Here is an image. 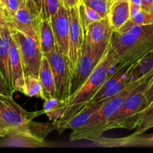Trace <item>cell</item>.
Masks as SVG:
<instances>
[{
    "label": "cell",
    "instance_id": "cell-1",
    "mask_svg": "<svg viewBox=\"0 0 153 153\" xmlns=\"http://www.w3.org/2000/svg\"><path fill=\"white\" fill-rule=\"evenodd\" d=\"M110 46L118 64H133L153 50V23L136 25L129 19L119 29L113 30Z\"/></svg>",
    "mask_w": 153,
    "mask_h": 153
},
{
    "label": "cell",
    "instance_id": "cell-2",
    "mask_svg": "<svg viewBox=\"0 0 153 153\" xmlns=\"http://www.w3.org/2000/svg\"><path fill=\"white\" fill-rule=\"evenodd\" d=\"M118 64V58L110 46H109L105 55L83 85L67 100V109L62 120L71 117L86 107Z\"/></svg>",
    "mask_w": 153,
    "mask_h": 153
},
{
    "label": "cell",
    "instance_id": "cell-3",
    "mask_svg": "<svg viewBox=\"0 0 153 153\" xmlns=\"http://www.w3.org/2000/svg\"><path fill=\"white\" fill-rule=\"evenodd\" d=\"M142 79L128 84L119 93L103 102L100 108L92 116L85 126L72 131L70 140L71 141L80 140L92 141L102 136L106 131L105 128L108 123L121 108L124 100L138 86Z\"/></svg>",
    "mask_w": 153,
    "mask_h": 153
},
{
    "label": "cell",
    "instance_id": "cell-4",
    "mask_svg": "<svg viewBox=\"0 0 153 153\" xmlns=\"http://www.w3.org/2000/svg\"><path fill=\"white\" fill-rule=\"evenodd\" d=\"M43 114V110L28 111L18 105L12 97L0 94V128L7 136L35 140L32 134L33 120Z\"/></svg>",
    "mask_w": 153,
    "mask_h": 153
},
{
    "label": "cell",
    "instance_id": "cell-5",
    "mask_svg": "<svg viewBox=\"0 0 153 153\" xmlns=\"http://www.w3.org/2000/svg\"><path fill=\"white\" fill-rule=\"evenodd\" d=\"M152 79L153 70L142 79L124 100L121 108L106 125V131L114 128L133 130L137 127L142 112L148 105L145 98V92Z\"/></svg>",
    "mask_w": 153,
    "mask_h": 153
},
{
    "label": "cell",
    "instance_id": "cell-6",
    "mask_svg": "<svg viewBox=\"0 0 153 153\" xmlns=\"http://www.w3.org/2000/svg\"><path fill=\"white\" fill-rule=\"evenodd\" d=\"M10 30L17 43L24 76L38 78L44 58L39 40L13 28Z\"/></svg>",
    "mask_w": 153,
    "mask_h": 153
},
{
    "label": "cell",
    "instance_id": "cell-7",
    "mask_svg": "<svg viewBox=\"0 0 153 153\" xmlns=\"http://www.w3.org/2000/svg\"><path fill=\"white\" fill-rule=\"evenodd\" d=\"M41 22V1L21 0L20 6L8 26L38 40Z\"/></svg>",
    "mask_w": 153,
    "mask_h": 153
},
{
    "label": "cell",
    "instance_id": "cell-8",
    "mask_svg": "<svg viewBox=\"0 0 153 153\" xmlns=\"http://www.w3.org/2000/svg\"><path fill=\"white\" fill-rule=\"evenodd\" d=\"M56 85V97L59 100H68L71 95L72 73L68 57L61 53L58 46L46 55Z\"/></svg>",
    "mask_w": 153,
    "mask_h": 153
},
{
    "label": "cell",
    "instance_id": "cell-9",
    "mask_svg": "<svg viewBox=\"0 0 153 153\" xmlns=\"http://www.w3.org/2000/svg\"><path fill=\"white\" fill-rule=\"evenodd\" d=\"M106 50L92 49L84 39L82 54L72 76L71 94L83 85L88 76L102 59Z\"/></svg>",
    "mask_w": 153,
    "mask_h": 153
},
{
    "label": "cell",
    "instance_id": "cell-10",
    "mask_svg": "<svg viewBox=\"0 0 153 153\" xmlns=\"http://www.w3.org/2000/svg\"><path fill=\"white\" fill-rule=\"evenodd\" d=\"M131 65L130 64H118L112 74L106 79L87 105H93L103 102L124 89L127 85L126 80L128 73Z\"/></svg>",
    "mask_w": 153,
    "mask_h": 153
},
{
    "label": "cell",
    "instance_id": "cell-11",
    "mask_svg": "<svg viewBox=\"0 0 153 153\" xmlns=\"http://www.w3.org/2000/svg\"><path fill=\"white\" fill-rule=\"evenodd\" d=\"M69 50L68 59L70 62L72 76L76 69L82 54L84 41V34L80 20L77 6L69 9Z\"/></svg>",
    "mask_w": 153,
    "mask_h": 153
},
{
    "label": "cell",
    "instance_id": "cell-12",
    "mask_svg": "<svg viewBox=\"0 0 153 153\" xmlns=\"http://www.w3.org/2000/svg\"><path fill=\"white\" fill-rule=\"evenodd\" d=\"M112 31L113 28L107 16L90 24L84 39L92 49L105 51L110 46Z\"/></svg>",
    "mask_w": 153,
    "mask_h": 153
},
{
    "label": "cell",
    "instance_id": "cell-13",
    "mask_svg": "<svg viewBox=\"0 0 153 153\" xmlns=\"http://www.w3.org/2000/svg\"><path fill=\"white\" fill-rule=\"evenodd\" d=\"M50 20L56 46L61 53L68 58L70 29L69 9L61 4L58 11L51 17Z\"/></svg>",
    "mask_w": 153,
    "mask_h": 153
},
{
    "label": "cell",
    "instance_id": "cell-14",
    "mask_svg": "<svg viewBox=\"0 0 153 153\" xmlns=\"http://www.w3.org/2000/svg\"><path fill=\"white\" fill-rule=\"evenodd\" d=\"M97 146L104 147H118V146H153V133L144 134H132L119 138H106L100 136L93 140Z\"/></svg>",
    "mask_w": 153,
    "mask_h": 153
},
{
    "label": "cell",
    "instance_id": "cell-15",
    "mask_svg": "<svg viewBox=\"0 0 153 153\" xmlns=\"http://www.w3.org/2000/svg\"><path fill=\"white\" fill-rule=\"evenodd\" d=\"M10 67L12 91L13 93L17 91L22 94L24 84H25V76H24L22 61L20 55L17 43L13 36L11 38V45H10Z\"/></svg>",
    "mask_w": 153,
    "mask_h": 153
},
{
    "label": "cell",
    "instance_id": "cell-16",
    "mask_svg": "<svg viewBox=\"0 0 153 153\" xmlns=\"http://www.w3.org/2000/svg\"><path fill=\"white\" fill-rule=\"evenodd\" d=\"M102 103L103 102L93 105H87L86 107L82 108L80 111L68 119L52 121L55 125L56 129L58 131H63L64 129H72L73 131V130L81 128L87 123L92 116L100 108Z\"/></svg>",
    "mask_w": 153,
    "mask_h": 153
},
{
    "label": "cell",
    "instance_id": "cell-17",
    "mask_svg": "<svg viewBox=\"0 0 153 153\" xmlns=\"http://www.w3.org/2000/svg\"><path fill=\"white\" fill-rule=\"evenodd\" d=\"M11 32L9 26L0 31V73L3 79L11 88L10 52L11 45ZM12 90V89H11Z\"/></svg>",
    "mask_w": 153,
    "mask_h": 153
},
{
    "label": "cell",
    "instance_id": "cell-18",
    "mask_svg": "<svg viewBox=\"0 0 153 153\" xmlns=\"http://www.w3.org/2000/svg\"><path fill=\"white\" fill-rule=\"evenodd\" d=\"M153 70V50L134 63L129 69L126 83L134 82L145 77Z\"/></svg>",
    "mask_w": 153,
    "mask_h": 153
},
{
    "label": "cell",
    "instance_id": "cell-19",
    "mask_svg": "<svg viewBox=\"0 0 153 153\" xmlns=\"http://www.w3.org/2000/svg\"><path fill=\"white\" fill-rule=\"evenodd\" d=\"M110 22L113 30H118L130 19V2L128 1H113L108 13Z\"/></svg>",
    "mask_w": 153,
    "mask_h": 153
},
{
    "label": "cell",
    "instance_id": "cell-20",
    "mask_svg": "<svg viewBox=\"0 0 153 153\" xmlns=\"http://www.w3.org/2000/svg\"><path fill=\"white\" fill-rule=\"evenodd\" d=\"M43 92V99L46 100L56 97V85L52 72L47 58L44 56L38 76Z\"/></svg>",
    "mask_w": 153,
    "mask_h": 153
},
{
    "label": "cell",
    "instance_id": "cell-21",
    "mask_svg": "<svg viewBox=\"0 0 153 153\" xmlns=\"http://www.w3.org/2000/svg\"><path fill=\"white\" fill-rule=\"evenodd\" d=\"M38 40L44 56H46L55 49L56 43L50 19L42 20L39 28Z\"/></svg>",
    "mask_w": 153,
    "mask_h": 153
},
{
    "label": "cell",
    "instance_id": "cell-22",
    "mask_svg": "<svg viewBox=\"0 0 153 153\" xmlns=\"http://www.w3.org/2000/svg\"><path fill=\"white\" fill-rule=\"evenodd\" d=\"M67 109V100H59L57 97L44 100L43 112L50 120L58 121L62 120Z\"/></svg>",
    "mask_w": 153,
    "mask_h": 153
},
{
    "label": "cell",
    "instance_id": "cell-23",
    "mask_svg": "<svg viewBox=\"0 0 153 153\" xmlns=\"http://www.w3.org/2000/svg\"><path fill=\"white\" fill-rule=\"evenodd\" d=\"M77 7L78 11H79L80 20L81 25H82L83 34L85 35L87 28H88V26L90 24L92 23V22H97V21L104 19V18H102L94 10L87 7L82 1H80V3L77 5Z\"/></svg>",
    "mask_w": 153,
    "mask_h": 153
},
{
    "label": "cell",
    "instance_id": "cell-24",
    "mask_svg": "<svg viewBox=\"0 0 153 153\" xmlns=\"http://www.w3.org/2000/svg\"><path fill=\"white\" fill-rule=\"evenodd\" d=\"M22 94L28 97H35L43 99V92L38 78L34 76H25V84Z\"/></svg>",
    "mask_w": 153,
    "mask_h": 153
},
{
    "label": "cell",
    "instance_id": "cell-25",
    "mask_svg": "<svg viewBox=\"0 0 153 153\" xmlns=\"http://www.w3.org/2000/svg\"><path fill=\"white\" fill-rule=\"evenodd\" d=\"M153 128V100L146 108L143 111L140 120L139 124L136 128L134 134H140L145 133L148 129Z\"/></svg>",
    "mask_w": 153,
    "mask_h": 153
},
{
    "label": "cell",
    "instance_id": "cell-26",
    "mask_svg": "<svg viewBox=\"0 0 153 153\" xmlns=\"http://www.w3.org/2000/svg\"><path fill=\"white\" fill-rule=\"evenodd\" d=\"M130 19L136 25H148L153 23L151 13L142 10L140 7H136L130 4Z\"/></svg>",
    "mask_w": 153,
    "mask_h": 153
},
{
    "label": "cell",
    "instance_id": "cell-27",
    "mask_svg": "<svg viewBox=\"0 0 153 153\" xmlns=\"http://www.w3.org/2000/svg\"><path fill=\"white\" fill-rule=\"evenodd\" d=\"M41 1V17L43 19H51L56 13L61 6L60 0H40Z\"/></svg>",
    "mask_w": 153,
    "mask_h": 153
},
{
    "label": "cell",
    "instance_id": "cell-28",
    "mask_svg": "<svg viewBox=\"0 0 153 153\" xmlns=\"http://www.w3.org/2000/svg\"><path fill=\"white\" fill-rule=\"evenodd\" d=\"M81 1H82L87 7L97 12L102 18L108 16L110 7L108 0H84Z\"/></svg>",
    "mask_w": 153,
    "mask_h": 153
},
{
    "label": "cell",
    "instance_id": "cell-29",
    "mask_svg": "<svg viewBox=\"0 0 153 153\" xmlns=\"http://www.w3.org/2000/svg\"><path fill=\"white\" fill-rule=\"evenodd\" d=\"M21 4V0H6L4 5V14L8 23L10 22L11 19L17 10L19 9Z\"/></svg>",
    "mask_w": 153,
    "mask_h": 153
},
{
    "label": "cell",
    "instance_id": "cell-30",
    "mask_svg": "<svg viewBox=\"0 0 153 153\" xmlns=\"http://www.w3.org/2000/svg\"><path fill=\"white\" fill-rule=\"evenodd\" d=\"M13 91L11 88L8 86L4 79H3L1 73H0V94H2L4 96H8V97H12L13 96Z\"/></svg>",
    "mask_w": 153,
    "mask_h": 153
},
{
    "label": "cell",
    "instance_id": "cell-31",
    "mask_svg": "<svg viewBox=\"0 0 153 153\" xmlns=\"http://www.w3.org/2000/svg\"><path fill=\"white\" fill-rule=\"evenodd\" d=\"M145 98L147 103L149 105L153 100V79L145 92Z\"/></svg>",
    "mask_w": 153,
    "mask_h": 153
},
{
    "label": "cell",
    "instance_id": "cell-32",
    "mask_svg": "<svg viewBox=\"0 0 153 153\" xmlns=\"http://www.w3.org/2000/svg\"><path fill=\"white\" fill-rule=\"evenodd\" d=\"M62 4L67 9H70L73 7H76L78 5L80 1L78 0H60Z\"/></svg>",
    "mask_w": 153,
    "mask_h": 153
},
{
    "label": "cell",
    "instance_id": "cell-33",
    "mask_svg": "<svg viewBox=\"0 0 153 153\" xmlns=\"http://www.w3.org/2000/svg\"><path fill=\"white\" fill-rule=\"evenodd\" d=\"M153 5V0H142L140 8L145 11L150 12Z\"/></svg>",
    "mask_w": 153,
    "mask_h": 153
},
{
    "label": "cell",
    "instance_id": "cell-34",
    "mask_svg": "<svg viewBox=\"0 0 153 153\" xmlns=\"http://www.w3.org/2000/svg\"><path fill=\"white\" fill-rule=\"evenodd\" d=\"M6 26H8V21L6 20V19L4 17V16H2L0 15V31H1V30H2L3 28Z\"/></svg>",
    "mask_w": 153,
    "mask_h": 153
},
{
    "label": "cell",
    "instance_id": "cell-35",
    "mask_svg": "<svg viewBox=\"0 0 153 153\" xmlns=\"http://www.w3.org/2000/svg\"><path fill=\"white\" fill-rule=\"evenodd\" d=\"M141 1H142V0H129V2L130 4L138 7H141Z\"/></svg>",
    "mask_w": 153,
    "mask_h": 153
},
{
    "label": "cell",
    "instance_id": "cell-36",
    "mask_svg": "<svg viewBox=\"0 0 153 153\" xmlns=\"http://www.w3.org/2000/svg\"><path fill=\"white\" fill-rule=\"evenodd\" d=\"M0 14L2 15V16H4V6L2 5V4L1 1H0ZM5 17V16H4ZM6 19V18H5ZM7 20V19H6Z\"/></svg>",
    "mask_w": 153,
    "mask_h": 153
},
{
    "label": "cell",
    "instance_id": "cell-37",
    "mask_svg": "<svg viewBox=\"0 0 153 153\" xmlns=\"http://www.w3.org/2000/svg\"><path fill=\"white\" fill-rule=\"evenodd\" d=\"M5 136H7V135H6L5 132H4V131H3V130L1 128H0V137H5Z\"/></svg>",
    "mask_w": 153,
    "mask_h": 153
},
{
    "label": "cell",
    "instance_id": "cell-38",
    "mask_svg": "<svg viewBox=\"0 0 153 153\" xmlns=\"http://www.w3.org/2000/svg\"><path fill=\"white\" fill-rule=\"evenodd\" d=\"M150 13H151V15H152V19H153V5H152V7L151 10H150Z\"/></svg>",
    "mask_w": 153,
    "mask_h": 153
},
{
    "label": "cell",
    "instance_id": "cell-39",
    "mask_svg": "<svg viewBox=\"0 0 153 153\" xmlns=\"http://www.w3.org/2000/svg\"><path fill=\"white\" fill-rule=\"evenodd\" d=\"M112 1H113V0H108V2H109L110 6L112 4Z\"/></svg>",
    "mask_w": 153,
    "mask_h": 153
},
{
    "label": "cell",
    "instance_id": "cell-40",
    "mask_svg": "<svg viewBox=\"0 0 153 153\" xmlns=\"http://www.w3.org/2000/svg\"><path fill=\"white\" fill-rule=\"evenodd\" d=\"M0 1H1V2H2V5L4 6V3H5L6 0H0Z\"/></svg>",
    "mask_w": 153,
    "mask_h": 153
},
{
    "label": "cell",
    "instance_id": "cell-41",
    "mask_svg": "<svg viewBox=\"0 0 153 153\" xmlns=\"http://www.w3.org/2000/svg\"><path fill=\"white\" fill-rule=\"evenodd\" d=\"M129 1V0H113V1ZM113 1H112V2H113Z\"/></svg>",
    "mask_w": 153,
    "mask_h": 153
},
{
    "label": "cell",
    "instance_id": "cell-42",
    "mask_svg": "<svg viewBox=\"0 0 153 153\" xmlns=\"http://www.w3.org/2000/svg\"><path fill=\"white\" fill-rule=\"evenodd\" d=\"M84 1V0H80V1Z\"/></svg>",
    "mask_w": 153,
    "mask_h": 153
},
{
    "label": "cell",
    "instance_id": "cell-43",
    "mask_svg": "<svg viewBox=\"0 0 153 153\" xmlns=\"http://www.w3.org/2000/svg\"><path fill=\"white\" fill-rule=\"evenodd\" d=\"M0 15H1V14H0ZM1 16H2V15H1ZM4 18H5V17H4Z\"/></svg>",
    "mask_w": 153,
    "mask_h": 153
},
{
    "label": "cell",
    "instance_id": "cell-44",
    "mask_svg": "<svg viewBox=\"0 0 153 153\" xmlns=\"http://www.w3.org/2000/svg\"><path fill=\"white\" fill-rule=\"evenodd\" d=\"M78 1H80V0H78Z\"/></svg>",
    "mask_w": 153,
    "mask_h": 153
}]
</instances>
